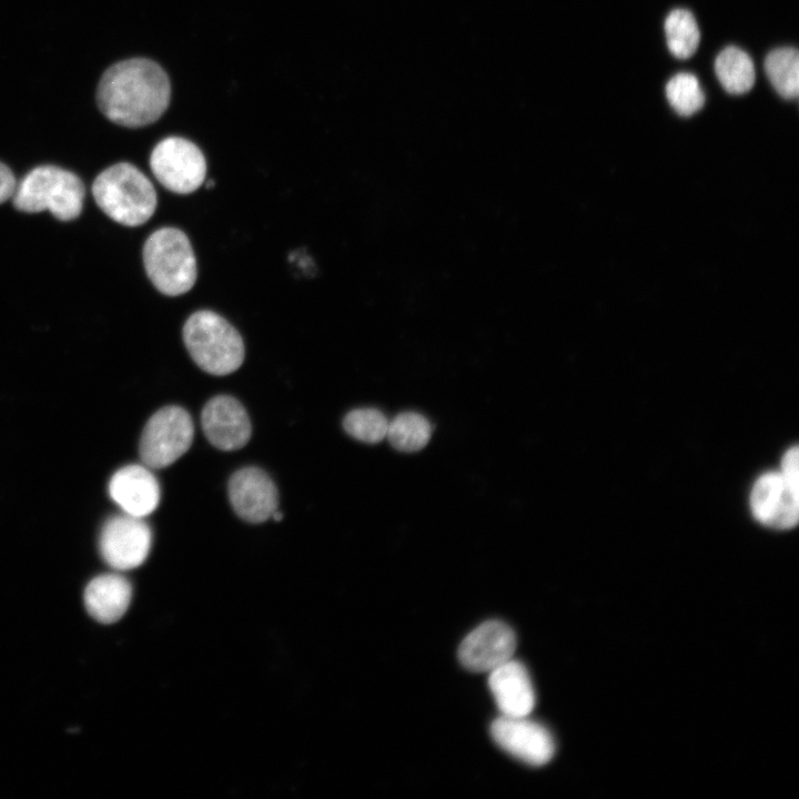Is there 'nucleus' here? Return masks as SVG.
I'll return each mask as SVG.
<instances>
[{"label":"nucleus","mask_w":799,"mask_h":799,"mask_svg":"<svg viewBox=\"0 0 799 799\" xmlns=\"http://www.w3.org/2000/svg\"><path fill=\"white\" fill-rule=\"evenodd\" d=\"M170 94L169 78L158 63L132 58L105 70L98 84L97 102L111 122L141 128L160 119Z\"/></svg>","instance_id":"nucleus-1"},{"label":"nucleus","mask_w":799,"mask_h":799,"mask_svg":"<svg viewBox=\"0 0 799 799\" xmlns=\"http://www.w3.org/2000/svg\"><path fill=\"white\" fill-rule=\"evenodd\" d=\"M92 195L110 219L125 226H139L148 222L158 204L151 181L128 162L113 164L102 171L92 184Z\"/></svg>","instance_id":"nucleus-2"},{"label":"nucleus","mask_w":799,"mask_h":799,"mask_svg":"<svg viewBox=\"0 0 799 799\" xmlns=\"http://www.w3.org/2000/svg\"><path fill=\"white\" fill-rule=\"evenodd\" d=\"M183 341L195 364L213 375H227L244 361L245 350L240 333L215 312L193 313L183 326Z\"/></svg>","instance_id":"nucleus-3"},{"label":"nucleus","mask_w":799,"mask_h":799,"mask_svg":"<svg viewBox=\"0 0 799 799\" xmlns=\"http://www.w3.org/2000/svg\"><path fill=\"white\" fill-rule=\"evenodd\" d=\"M84 195L78 175L55 165H41L17 184L12 201L21 212L49 211L60 221H71L80 215Z\"/></svg>","instance_id":"nucleus-4"},{"label":"nucleus","mask_w":799,"mask_h":799,"mask_svg":"<svg viewBox=\"0 0 799 799\" xmlns=\"http://www.w3.org/2000/svg\"><path fill=\"white\" fill-rule=\"evenodd\" d=\"M143 263L150 281L164 295H182L196 281V260L191 242L176 227H161L146 239Z\"/></svg>","instance_id":"nucleus-5"},{"label":"nucleus","mask_w":799,"mask_h":799,"mask_svg":"<svg viewBox=\"0 0 799 799\" xmlns=\"http://www.w3.org/2000/svg\"><path fill=\"white\" fill-rule=\"evenodd\" d=\"M193 421L182 407L170 405L156 411L146 422L139 443L141 461L151 469L164 468L190 448Z\"/></svg>","instance_id":"nucleus-6"},{"label":"nucleus","mask_w":799,"mask_h":799,"mask_svg":"<svg viewBox=\"0 0 799 799\" xmlns=\"http://www.w3.org/2000/svg\"><path fill=\"white\" fill-rule=\"evenodd\" d=\"M150 166L155 179L169 191L189 194L198 190L206 175L202 151L181 136H168L152 150Z\"/></svg>","instance_id":"nucleus-7"},{"label":"nucleus","mask_w":799,"mask_h":799,"mask_svg":"<svg viewBox=\"0 0 799 799\" xmlns=\"http://www.w3.org/2000/svg\"><path fill=\"white\" fill-rule=\"evenodd\" d=\"M152 546V532L141 517L128 514L109 518L99 536V549L103 560L119 572L142 565Z\"/></svg>","instance_id":"nucleus-8"},{"label":"nucleus","mask_w":799,"mask_h":799,"mask_svg":"<svg viewBox=\"0 0 799 799\" xmlns=\"http://www.w3.org/2000/svg\"><path fill=\"white\" fill-rule=\"evenodd\" d=\"M525 717L500 715L490 725V735L498 747L516 759L543 766L554 756L555 741L540 724Z\"/></svg>","instance_id":"nucleus-9"},{"label":"nucleus","mask_w":799,"mask_h":799,"mask_svg":"<svg viewBox=\"0 0 799 799\" xmlns=\"http://www.w3.org/2000/svg\"><path fill=\"white\" fill-rule=\"evenodd\" d=\"M750 507L761 524L776 529L792 528L799 518V484L780 472L766 473L752 487Z\"/></svg>","instance_id":"nucleus-10"},{"label":"nucleus","mask_w":799,"mask_h":799,"mask_svg":"<svg viewBox=\"0 0 799 799\" xmlns=\"http://www.w3.org/2000/svg\"><path fill=\"white\" fill-rule=\"evenodd\" d=\"M514 630L500 620H488L473 629L461 643L458 659L474 672H489L513 658Z\"/></svg>","instance_id":"nucleus-11"},{"label":"nucleus","mask_w":799,"mask_h":799,"mask_svg":"<svg viewBox=\"0 0 799 799\" xmlns=\"http://www.w3.org/2000/svg\"><path fill=\"white\" fill-rule=\"evenodd\" d=\"M227 490L234 512L246 522H265L277 509L276 486L259 467L236 471L229 481Z\"/></svg>","instance_id":"nucleus-12"},{"label":"nucleus","mask_w":799,"mask_h":799,"mask_svg":"<svg viewBox=\"0 0 799 799\" xmlns=\"http://www.w3.org/2000/svg\"><path fill=\"white\" fill-rule=\"evenodd\" d=\"M201 426L208 441L226 452L245 446L252 432L244 406L229 395H218L204 405Z\"/></svg>","instance_id":"nucleus-13"},{"label":"nucleus","mask_w":799,"mask_h":799,"mask_svg":"<svg viewBox=\"0 0 799 799\" xmlns=\"http://www.w3.org/2000/svg\"><path fill=\"white\" fill-rule=\"evenodd\" d=\"M109 494L124 514L143 518L158 507L161 490L151 468L144 464H130L112 475Z\"/></svg>","instance_id":"nucleus-14"},{"label":"nucleus","mask_w":799,"mask_h":799,"mask_svg":"<svg viewBox=\"0 0 799 799\" xmlns=\"http://www.w3.org/2000/svg\"><path fill=\"white\" fill-rule=\"evenodd\" d=\"M488 674V687L500 715L525 717L532 712L535 691L523 664L512 658Z\"/></svg>","instance_id":"nucleus-15"},{"label":"nucleus","mask_w":799,"mask_h":799,"mask_svg":"<svg viewBox=\"0 0 799 799\" xmlns=\"http://www.w3.org/2000/svg\"><path fill=\"white\" fill-rule=\"evenodd\" d=\"M132 599L131 583L119 573L94 577L85 587L83 601L89 615L102 624L118 621Z\"/></svg>","instance_id":"nucleus-16"},{"label":"nucleus","mask_w":799,"mask_h":799,"mask_svg":"<svg viewBox=\"0 0 799 799\" xmlns=\"http://www.w3.org/2000/svg\"><path fill=\"white\" fill-rule=\"evenodd\" d=\"M715 72L724 89L731 94L748 92L755 83V67L744 50L730 45L715 60Z\"/></svg>","instance_id":"nucleus-17"},{"label":"nucleus","mask_w":799,"mask_h":799,"mask_svg":"<svg viewBox=\"0 0 799 799\" xmlns=\"http://www.w3.org/2000/svg\"><path fill=\"white\" fill-rule=\"evenodd\" d=\"M767 77L785 99H796L799 93V53L796 49L785 47L769 52L765 60Z\"/></svg>","instance_id":"nucleus-18"},{"label":"nucleus","mask_w":799,"mask_h":799,"mask_svg":"<svg viewBox=\"0 0 799 799\" xmlns=\"http://www.w3.org/2000/svg\"><path fill=\"white\" fill-rule=\"evenodd\" d=\"M432 427L429 422L415 412L398 414L387 426V437L393 447L401 452H416L429 441Z\"/></svg>","instance_id":"nucleus-19"},{"label":"nucleus","mask_w":799,"mask_h":799,"mask_svg":"<svg viewBox=\"0 0 799 799\" xmlns=\"http://www.w3.org/2000/svg\"><path fill=\"white\" fill-rule=\"evenodd\" d=\"M665 33L669 51L678 59L691 57L700 41L698 24L686 9H675L667 16Z\"/></svg>","instance_id":"nucleus-20"},{"label":"nucleus","mask_w":799,"mask_h":799,"mask_svg":"<svg viewBox=\"0 0 799 799\" xmlns=\"http://www.w3.org/2000/svg\"><path fill=\"white\" fill-rule=\"evenodd\" d=\"M666 97L672 109L684 117L698 112L705 102L698 79L687 72L677 73L668 81Z\"/></svg>","instance_id":"nucleus-21"},{"label":"nucleus","mask_w":799,"mask_h":799,"mask_svg":"<svg viewBox=\"0 0 799 799\" xmlns=\"http://www.w3.org/2000/svg\"><path fill=\"white\" fill-rule=\"evenodd\" d=\"M343 426L352 437L373 444L386 436L388 422L376 408H356L346 414Z\"/></svg>","instance_id":"nucleus-22"},{"label":"nucleus","mask_w":799,"mask_h":799,"mask_svg":"<svg viewBox=\"0 0 799 799\" xmlns=\"http://www.w3.org/2000/svg\"><path fill=\"white\" fill-rule=\"evenodd\" d=\"M798 447L788 449L781 461V474L795 484H799Z\"/></svg>","instance_id":"nucleus-23"},{"label":"nucleus","mask_w":799,"mask_h":799,"mask_svg":"<svg viewBox=\"0 0 799 799\" xmlns=\"http://www.w3.org/2000/svg\"><path fill=\"white\" fill-rule=\"evenodd\" d=\"M17 188L12 171L0 162V204L11 199Z\"/></svg>","instance_id":"nucleus-24"},{"label":"nucleus","mask_w":799,"mask_h":799,"mask_svg":"<svg viewBox=\"0 0 799 799\" xmlns=\"http://www.w3.org/2000/svg\"><path fill=\"white\" fill-rule=\"evenodd\" d=\"M271 517L275 520H281L283 518V515L280 510L276 509Z\"/></svg>","instance_id":"nucleus-25"},{"label":"nucleus","mask_w":799,"mask_h":799,"mask_svg":"<svg viewBox=\"0 0 799 799\" xmlns=\"http://www.w3.org/2000/svg\"><path fill=\"white\" fill-rule=\"evenodd\" d=\"M214 184H215L214 181L209 180V181L206 182L205 186H206L208 189H212V188L214 186Z\"/></svg>","instance_id":"nucleus-26"}]
</instances>
